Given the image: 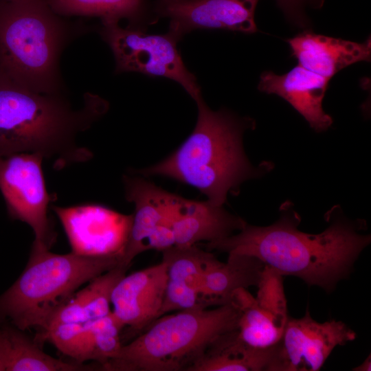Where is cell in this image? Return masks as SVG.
Instances as JSON below:
<instances>
[{
  "instance_id": "6da1fadb",
  "label": "cell",
  "mask_w": 371,
  "mask_h": 371,
  "mask_svg": "<svg viewBox=\"0 0 371 371\" xmlns=\"http://www.w3.org/2000/svg\"><path fill=\"white\" fill-rule=\"evenodd\" d=\"M300 221L291 212L267 227L246 223L236 234L207 243L206 247L254 256L282 276L297 277L329 293L351 274L370 236L341 219H334L320 234H306L297 229Z\"/></svg>"
},
{
  "instance_id": "7a4b0ae2",
  "label": "cell",
  "mask_w": 371,
  "mask_h": 371,
  "mask_svg": "<svg viewBox=\"0 0 371 371\" xmlns=\"http://www.w3.org/2000/svg\"><path fill=\"white\" fill-rule=\"evenodd\" d=\"M108 108L106 100L88 93L74 109L60 94L32 91L0 69V156L39 153L57 170L87 161L93 154L76 137Z\"/></svg>"
},
{
  "instance_id": "3957f363",
  "label": "cell",
  "mask_w": 371,
  "mask_h": 371,
  "mask_svg": "<svg viewBox=\"0 0 371 371\" xmlns=\"http://www.w3.org/2000/svg\"><path fill=\"white\" fill-rule=\"evenodd\" d=\"M194 101L198 117L189 137L161 161L133 173L179 181L197 188L214 205H223L229 192L254 175L242 146L245 123L225 111L211 110L202 95Z\"/></svg>"
},
{
  "instance_id": "277c9868",
  "label": "cell",
  "mask_w": 371,
  "mask_h": 371,
  "mask_svg": "<svg viewBox=\"0 0 371 371\" xmlns=\"http://www.w3.org/2000/svg\"><path fill=\"white\" fill-rule=\"evenodd\" d=\"M240 313L231 302L214 308L164 315L102 366L108 371H190L211 344L237 328Z\"/></svg>"
},
{
  "instance_id": "5b68a950",
  "label": "cell",
  "mask_w": 371,
  "mask_h": 371,
  "mask_svg": "<svg viewBox=\"0 0 371 371\" xmlns=\"http://www.w3.org/2000/svg\"><path fill=\"white\" fill-rule=\"evenodd\" d=\"M71 36L45 0L0 1V69L32 91L60 94L59 59Z\"/></svg>"
},
{
  "instance_id": "8992f818",
  "label": "cell",
  "mask_w": 371,
  "mask_h": 371,
  "mask_svg": "<svg viewBox=\"0 0 371 371\" xmlns=\"http://www.w3.org/2000/svg\"><path fill=\"white\" fill-rule=\"evenodd\" d=\"M122 259L57 254L32 246L23 271L0 295V324L42 331L54 312L79 287L121 264Z\"/></svg>"
},
{
  "instance_id": "52a82bcc",
  "label": "cell",
  "mask_w": 371,
  "mask_h": 371,
  "mask_svg": "<svg viewBox=\"0 0 371 371\" xmlns=\"http://www.w3.org/2000/svg\"><path fill=\"white\" fill-rule=\"evenodd\" d=\"M145 30L130 25L123 27L117 21L101 22L99 32L113 52L115 72L167 78L181 85L194 100L201 96L196 78L187 69L177 49L181 38L170 30L150 34Z\"/></svg>"
},
{
  "instance_id": "ba28073f",
  "label": "cell",
  "mask_w": 371,
  "mask_h": 371,
  "mask_svg": "<svg viewBox=\"0 0 371 371\" xmlns=\"http://www.w3.org/2000/svg\"><path fill=\"white\" fill-rule=\"evenodd\" d=\"M39 153H20L0 156V191L8 213L33 230L32 246L50 249L57 234L48 215L56 194L47 192Z\"/></svg>"
},
{
  "instance_id": "9c48e42d",
  "label": "cell",
  "mask_w": 371,
  "mask_h": 371,
  "mask_svg": "<svg viewBox=\"0 0 371 371\" xmlns=\"http://www.w3.org/2000/svg\"><path fill=\"white\" fill-rule=\"evenodd\" d=\"M356 337L345 323L335 319L317 322L306 310L301 318L289 317L267 371L319 370L335 348Z\"/></svg>"
},
{
  "instance_id": "30bf717a",
  "label": "cell",
  "mask_w": 371,
  "mask_h": 371,
  "mask_svg": "<svg viewBox=\"0 0 371 371\" xmlns=\"http://www.w3.org/2000/svg\"><path fill=\"white\" fill-rule=\"evenodd\" d=\"M50 207L62 224L71 252L87 256L123 257L133 214H124L94 203Z\"/></svg>"
},
{
  "instance_id": "8fae6325",
  "label": "cell",
  "mask_w": 371,
  "mask_h": 371,
  "mask_svg": "<svg viewBox=\"0 0 371 371\" xmlns=\"http://www.w3.org/2000/svg\"><path fill=\"white\" fill-rule=\"evenodd\" d=\"M257 287L256 297L240 288L229 302L240 313L238 337L251 347L267 349L278 342L289 318L282 276L265 265Z\"/></svg>"
},
{
  "instance_id": "7c38bea8",
  "label": "cell",
  "mask_w": 371,
  "mask_h": 371,
  "mask_svg": "<svg viewBox=\"0 0 371 371\" xmlns=\"http://www.w3.org/2000/svg\"><path fill=\"white\" fill-rule=\"evenodd\" d=\"M259 0H157L156 21L170 20L169 30L180 38L194 30H227L247 34L258 31L255 10Z\"/></svg>"
},
{
  "instance_id": "4fadbf2b",
  "label": "cell",
  "mask_w": 371,
  "mask_h": 371,
  "mask_svg": "<svg viewBox=\"0 0 371 371\" xmlns=\"http://www.w3.org/2000/svg\"><path fill=\"white\" fill-rule=\"evenodd\" d=\"M168 281L166 264L125 275L113 289V314L122 326L141 333L157 319Z\"/></svg>"
},
{
  "instance_id": "5bb4252c",
  "label": "cell",
  "mask_w": 371,
  "mask_h": 371,
  "mask_svg": "<svg viewBox=\"0 0 371 371\" xmlns=\"http://www.w3.org/2000/svg\"><path fill=\"white\" fill-rule=\"evenodd\" d=\"M126 199L135 205L128 241L121 265L130 267L133 260L145 251V242L160 223L171 225L170 210L174 194L139 175H124Z\"/></svg>"
},
{
  "instance_id": "9a60e30c",
  "label": "cell",
  "mask_w": 371,
  "mask_h": 371,
  "mask_svg": "<svg viewBox=\"0 0 371 371\" xmlns=\"http://www.w3.org/2000/svg\"><path fill=\"white\" fill-rule=\"evenodd\" d=\"M330 79L297 65L289 72L278 75L263 72L258 89L284 98L317 131L326 130L332 118L322 108V101Z\"/></svg>"
},
{
  "instance_id": "2e32d148",
  "label": "cell",
  "mask_w": 371,
  "mask_h": 371,
  "mask_svg": "<svg viewBox=\"0 0 371 371\" xmlns=\"http://www.w3.org/2000/svg\"><path fill=\"white\" fill-rule=\"evenodd\" d=\"M246 223L227 212L223 205L176 195L172 224L176 246L218 240L232 235L236 230H241Z\"/></svg>"
},
{
  "instance_id": "e0dca14e",
  "label": "cell",
  "mask_w": 371,
  "mask_h": 371,
  "mask_svg": "<svg viewBox=\"0 0 371 371\" xmlns=\"http://www.w3.org/2000/svg\"><path fill=\"white\" fill-rule=\"evenodd\" d=\"M287 42L299 65L328 79L350 65L370 60V38L357 43L305 31Z\"/></svg>"
},
{
  "instance_id": "ac0fdd59",
  "label": "cell",
  "mask_w": 371,
  "mask_h": 371,
  "mask_svg": "<svg viewBox=\"0 0 371 371\" xmlns=\"http://www.w3.org/2000/svg\"><path fill=\"white\" fill-rule=\"evenodd\" d=\"M82 370H100V366L54 358L43 352L25 330L8 324H0V371Z\"/></svg>"
},
{
  "instance_id": "d6986e66",
  "label": "cell",
  "mask_w": 371,
  "mask_h": 371,
  "mask_svg": "<svg viewBox=\"0 0 371 371\" xmlns=\"http://www.w3.org/2000/svg\"><path fill=\"white\" fill-rule=\"evenodd\" d=\"M128 268L120 264L91 280L54 312L42 331L59 324L86 322L109 314L113 289Z\"/></svg>"
},
{
  "instance_id": "ffe728a7",
  "label": "cell",
  "mask_w": 371,
  "mask_h": 371,
  "mask_svg": "<svg viewBox=\"0 0 371 371\" xmlns=\"http://www.w3.org/2000/svg\"><path fill=\"white\" fill-rule=\"evenodd\" d=\"M265 266L249 255L228 254L226 262L214 255L207 266L203 295L211 306L227 304L236 289L257 286Z\"/></svg>"
},
{
  "instance_id": "44dd1931",
  "label": "cell",
  "mask_w": 371,
  "mask_h": 371,
  "mask_svg": "<svg viewBox=\"0 0 371 371\" xmlns=\"http://www.w3.org/2000/svg\"><path fill=\"white\" fill-rule=\"evenodd\" d=\"M273 347H251L234 329L216 338L190 371H267Z\"/></svg>"
},
{
  "instance_id": "7402d4cb",
  "label": "cell",
  "mask_w": 371,
  "mask_h": 371,
  "mask_svg": "<svg viewBox=\"0 0 371 371\" xmlns=\"http://www.w3.org/2000/svg\"><path fill=\"white\" fill-rule=\"evenodd\" d=\"M58 16H97L101 22L126 19L130 25L146 29L156 21L148 0H45Z\"/></svg>"
},
{
  "instance_id": "603a6c76",
  "label": "cell",
  "mask_w": 371,
  "mask_h": 371,
  "mask_svg": "<svg viewBox=\"0 0 371 371\" xmlns=\"http://www.w3.org/2000/svg\"><path fill=\"white\" fill-rule=\"evenodd\" d=\"M213 256L195 245H175L162 251L161 261L166 265L168 280L186 284L203 294L207 266Z\"/></svg>"
},
{
  "instance_id": "cb8c5ba5",
  "label": "cell",
  "mask_w": 371,
  "mask_h": 371,
  "mask_svg": "<svg viewBox=\"0 0 371 371\" xmlns=\"http://www.w3.org/2000/svg\"><path fill=\"white\" fill-rule=\"evenodd\" d=\"M35 340L39 343H51L76 362L83 363L87 361H94L92 338L86 322L53 326L40 332Z\"/></svg>"
},
{
  "instance_id": "d4e9b609",
  "label": "cell",
  "mask_w": 371,
  "mask_h": 371,
  "mask_svg": "<svg viewBox=\"0 0 371 371\" xmlns=\"http://www.w3.org/2000/svg\"><path fill=\"white\" fill-rule=\"evenodd\" d=\"M211 305L200 292L186 284L168 280L157 318L174 311L207 308Z\"/></svg>"
},
{
  "instance_id": "484cf974",
  "label": "cell",
  "mask_w": 371,
  "mask_h": 371,
  "mask_svg": "<svg viewBox=\"0 0 371 371\" xmlns=\"http://www.w3.org/2000/svg\"><path fill=\"white\" fill-rule=\"evenodd\" d=\"M287 20L292 24L304 27L308 25L305 8L307 5L319 7L323 3L321 0H276Z\"/></svg>"
},
{
  "instance_id": "4316f807",
  "label": "cell",
  "mask_w": 371,
  "mask_h": 371,
  "mask_svg": "<svg viewBox=\"0 0 371 371\" xmlns=\"http://www.w3.org/2000/svg\"><path fill=\"white\" fill-rule=\"evenodd\" d=\"M175 245V238L172 227L160 223L146 240L145 251L155 249L162 252Z\"/></svg>"
},
{
  "instance_id": "83f0119b",
  "label": "cell",
  "mask_w": 371,
  "mask_h": 371,
  "mask_svg": "<svg viewBox=\"0 0 371 371\" xmlns=\"http://www.w3.org/2000/svg\"><path fill=\"white\" fill-rule=\"evenodd\" d=\"M356 371H370L371 370V358L370 355L359 366L352 369Z\"/></svg>"
},
{
  "instance_id": "f1b7e54d",
  "label": "cell",
  "mask_w": 371,
  "mask_h": 371,
  "mask_svg": "<svg viewBox=\"0 0 371 371\" xmlns=\"http://www.w3.org/2000/svg\"><path fill=\"white\" fill-rule=\"evenodd\" d=\"M5 1V0H0V1Z\"/></svg>"
}]
</instances>
